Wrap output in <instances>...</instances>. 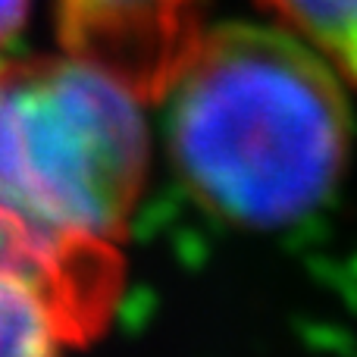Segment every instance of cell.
I'll list each match as a JSON object with an SVG mask.
<instances>
[{
    "instance_id": "cell-2",
    "label": "cell",
    "mask_w": 357,
    "mask_h": 357,
    "mask_svg": "<svg viewBox=\"0 0 357 357\" xmlns=\"http://www.w3.org/2000/svg\"><path fill=\"white\" fill-rule=\"evenodd\" d=\"M148 169L142 98L79 56H0V207L69 245L113 248Z\"/></svg>"
},
{
    "instance_id": "cell-1",
    "label": "cell",
    "mask_w": 357,
    "mask_h": 357,
    "mask_svg": "<svg viewBox=\"0 0 357 357\" xmlns=\"http://www.w3.org/2000/svg\"><path fill=\"white\" fill-rule=\"evenodd\" d=\"M157 100L176 173L235 226L282 229L320 213L351 167L345 82L282 25L201 29Z\"/></svg>"
},
{
    "instance_id": "cell-5",
    "label": "cell",
    "mask_w": 357,
    "mask_h": 357,
    "mask_svg": "<svg viewBox=\"0 0 357 357\" xmlns=\"http://www.w3.org/2000/svg\"><path fill=\"white\" fill-rule=\"evenodd\" d=\"M295 38L314 47L333 73L357 91V0H260Z\"/></svg>"
},
{
    "instance_id": "cell-4",
    "label": "cell",
    "mask_w": 357,
    "mask_h": 357,
    "mask_svg": "<svg viewBox=\"0 0 357 357\" xmlns=\"http://www.w3.org/2000/svg\"><path fill=\"white\" fill-rule=\"evenodd\" d=\"M63 54L119 79L135 98H160L201 35L197 0H60Z\"/></svg>"
},
{
    "instance_id": "cell-3",
    "label": "cell",
    "mask_w": 357,
    "mask_h": 357,
    "mask_svg": "<svg viewBox=\"0 0 357 357\" xmlns=\"http://www.w3.org/2000/svg\"><path fill=\"white\" fill-rule=\"evenodd\" d=\"M113 248L69 245L0 210V357H66L104 320Z\"/></svg>"
},
{
    "instance_id": "cell-6",
    "label": "cell",
    "mask_w": 357,
    "mask_h": 357,
    "mask_svg": "<svg viewBox=\"0 0 357 357\" xmlns=\"http://www.w3.org/2000/svg\"><path fill=\"white\" fill-rule=\"evenodd\" d=\"M29 16V0H0V47L22 31Z\"/></svg>"
}]
</instances>
